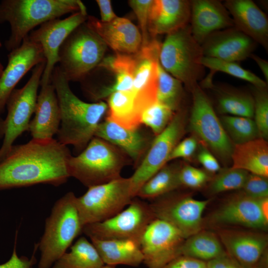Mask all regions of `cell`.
<instances>
[{"label": "cell", "instance_id": "cell-1", "mask_svg": "<svg viewBox=\"0 0 268 268\" xmlns=\"http://www.w3.org/2000/svg\"><path fill=\"white\" fill-rule=\"evenodd\" d=\"M67 147L57 139H34L13 145L0 162V190L37 184L59 186L70 177Z\"/></svg>", "mask_w": 268, "mask_h": 268}, {"label": "cell", "instance_id": "cell-2", "mask_svg": "<svg viewBox=\"0 0 268 268\" xmlns=\"http://www.w3.org/2000/svg\"><path fill=\"white\" fill-rule=\"evenodd\" d=\"M51 83L56 93L60 110V125L57 140L65 145H71L78 154L94 136L102 117L108 110L105 102L87 103L71 91L69 81L58 66L54 69Z\"/></svg>", "mask_w": 268, "mask_h": 268}, {"label": "cell", "instance_id": "cell-3", "mask_svg": "<svg viewBox=\"0 0 268 268\" xmlns=\"http://www.w3.org/2000/svg\"><path fill=\"white\" fill-rule=\"evenodd\" d=\"M87 12L79 0H3L0 2V23L7 22L10 35L5 42L7 50L20 46L37 26L68 13Z\"/></svg>", "mask_w": 268, "mask_h": 268}, {"label": "cell", "instance_id": "cell-4", "mask_svg": "<svg viewBox=\"0 0 268 268\" xmlns=\"http://www.w3.org/2000/svg\"><path fill=\"white\" fill-rule=\"evenodd\" d=\"M76 197L69 192L54 204L45 221L44 233L37 244L41 256L39 268H50L82 232Z\"/></svg>", "mask_w": 268, "mask_h": 268}, {"label": "cell", "instance_id": "cell-5", "mask_svg": "<svg viewBox=\"0 0 268 268\" xmlns=\"http://www.w3.org/2000/svg\"><path fill=\"white\" fill-rule=\"evenodd\" d=\"M129 158L118 147L94 136L77 156L70 157L68 171L70 177L88 188L121 177Z\"/></svg>", "mask_w": 268, "mask_h": 268}, {"label": "cell", "instance_id": "cell-6", "mask_svg": "<svg viewBox=\"0 0 268 268\" xmlns=\"http://www.w3.org/2000/svg\"><path fill=\"white\" fill-rule=\"evenodd\" d=\"M167 35L161 44L162 67L191 91L204 74L201 45L193 37L190 25Z\"/></svg>", "mask_w": 268, "mask_h": 268}, {"label": "cell", "instance_id": "cell-7", "mask_svg": "<svg viewBox=\"0 0 268 268\" xmlns=\"http://www.w3.org/2000/svg\"><path fill=\"white\" fill-rule=\"evenodd\" d=\"M107 46L85 22L74 30L61 46L58 66L69 82L82 80L98 67Z\"/></svg>", "mask_w": 268, "mask_h": 268}, {"label": "cell", "instance_id": "cell-8", "mask_svg": "<svg viewBox=\"0 0 268 268\" xmlns=\"http://www.w3.org/2000/svg\"><path fill=\"white\" fill-rule=\"evenodd\" d=\"M45 64L44 62L36 65L27 82L22 88L14 89L7 100V116L5 119H0V138H3L0 147V162L7 156L16 139L28 131Z\"/></svg>", "mask_w": 268, "mask_h": 268}, {"label": "cell", "instance_id": "cell-9", "mask_svg": "<svg viewBox=\"0 0 268 268\" xmlns=\"http://www.w3.org/2000/svg\"><path fill=\"white\" fill-rule=\"evenodd\" d=\"M130 177H122L90 187L76 198V206L83 227L103 221L118 214L134 198Z\"/></svg>", "mask_w": 268, "mask_h": 268}, {"label": "cell", "instance_id": "cell-10", "mask_svg": "<svg viewBox=\"0 0 268 268\" xmlns=\"http://www.w3.org/2000/svg\"><path fill=\"white\" fill-rule=\"evenodd\" d=\"M193 104L190 127L203 145L224 162L231 160L234 144L217 117L210 101L201 87L197 85L191 90Z\"/></svg>", "mask_w": 268, "mask_h": 268}, {"label": "cell", "instance_id": "cell-11", "mask_svg": "<svg viewBox=\"0 0 268 268\" xmlns=\"http://www.w3.org/2000/svg\"><path fill=\"white\" fill-rule=\"evenodd\" d=\"M156 218L150 204L135 197L126 208L103 221L84 226L90 238L130 239L140 243L149 224Z\"/></svg>", "mask_w": 268, "mask_h": 268}, {"label": "cell", "instance_id": "cell-12", "mask_svg": "<svg viewBox=\"0 0 268 268\" xmlns=\"http://www.w3.org/2000/svg\"><path fill=\"white\" fill-rule=\"evenodd\" d=\"M186 113L181 107L166 128L155 136L144 157L130 177L134 197L142 186L168 162L170 153L183 136Z\"/></svg>", "mask_w": 268, "mask_h": 268}, {"label": "cell", "instance_id": "cell-13", "mask_svg": "<svg viewBox=\"0 0 268 268\" xmlns=\"http://www.w3.org/2000/svg\"><path fill=\"white\" fill-rule=\"evenodd\" d=\"M185 239L181 232L168 222L155 218L147 226L140 241L147 268H162L181 256Z\"/></svg>", "mask_w": 268, "mask_h": 268}, {"label": "cell", "instance_id": "cell-14", "mask_svg": "<svg viewBox=\"0 0 268 268\" xmlns=\"http://www.w3.org/2000/svg\"><path fill=\"white\" fill-rule=\"evenodd\" d=\"M87 17V12H76L63 19L57 18L47 21L29 33L28 38L41 46L46 60L41 86L51 83L61 46L74 30L86 22Z\"/></svg>", "mask_w": 268, "mask_h": 268}, {"label": "cell", "instance_id": "cell-15", "mask_svg": "<svg viewBox=\"0 0 268 268\" xmlns=\"http://www.w3.org/2000/svg\"><path fill=\"white\" fill-rule=\"evenodd\" d=\"M209 201L189 197L169 196L149 204L156 218L171 224L186 239L201 230L202 213Z\"/></svg>", "mask_w": 268, "mask_h": 268}, {"label": "cell", "instance_id": "cell-16", "mask_svg": "<svg viewBox=\"0 0 268 268\" xmlns=\"http://www.w3.org/2000/svg\"><path fill=\"white\" fill-rule=\"evenodd\" d=\"M161 46V43L153 38L135 54L132 90L135 97L136 110L140 116L145 109L157 102V66Z\"/></svg>", "mask_w": 268, "mask_h": 268}, {"label": "cell", "instance_id": "cell-17", "mask_svg": "<svg viewBox=\"0 0 268 268\" xmlns=\"http://www.w3.org/2000/svg\"><path fill=\"white\" fill-rule=\"evenodd\" d=\"M46 62L41 46L27 36L18 48L8 55V63L0 77V114L20 79L31 68Z\"/></svg>", "mask_w": 268, "mask_h": 268}, {"label": "cell", "instance_id": "cell-18", "mask_svg": "<svg viewBox=\"0 0 268 268\" xmlns=\"http://www.w3.org/2000/svg\"><path fill=\"white\" fill-rule=\"evenodd\" d=\"M86 23L116 53L134 54L141 47L140 31L130 20L117 17L108 22H103L96 17L88 15Z\"/></svg>", "mask_w": 268, "mask_h": 268}, {"label": "cell", "instance_id": "cell-19", "mask_svg": "<svg viewBox=\"0 0 268 268\" xmlns=\"http://www.w3.org/2000/svg\"><path fill=\"white\" fill-rule=\"evenodd\" d=\"M256 44L233 27L211 34L201 47L204 57L237 63L250 57Z\"/></svg>", "mask_w": 268, "mask_h": 268}, {"label": "cell", "instance_id": "cell-20", "mask_svg": "<svg viewBox=\"0 0 268 268\" xmlns=\"http://www.w3.org/2000/svg\"><path fill=\"white\" fill-rule=\"evenodd\" d=\"M214 224L237 225L266 229L268 220L263 215L259 199L245 194L235 196L217 209L210 218Z\"/></svg>", "mask_w": 268, "mask_h": 268}, {"label": "cell", "instance_id": "cell-21", "mask_svg": "<svg viewBox=\"0 0 268 268\" xmlns=\"http://www.w3.org/2000/svg\"><path fill=\"white\" fill-rule=\"evenodd\" d=\"M190 22L192 34L201 45L211 34L234 27L224 4L215 0H191Z\"/></svg>", "mask_w": 268, "mask_h": 268}, {"label": "cell", "instance_id": "cell-22", "mask_svg": "<svg viewBox=\"0 0 268 268\" xmlns=\"http://www.w3.org/2000/svg\"><path fill=\"white\" fill-rule=\"evenodd\" d=\"M224 5L232 16L234 27L268 49V19L251 0H227Z\"/></svg>", "mask_w": 268, "mask_h": 268}, {"label": "cell", "instance_id": "cell-23", "mask_svg": "<svg viewBox=\"0 0 268 268\" xmlns=\"http://www.w3.org/2000/svg\"><path fill=\"white\" fill-rule=\"evenodd\" d=\"M220 239L232 259L243 268H258L268 244L266 236L231 230L222 231Z\"/></svg>", "mask_w": 268, "mask_h": 268}, {"label": "cell", "instance_id": "cell-24", "mask_svg": "<svg viewBox=\"0 0 268 268\" xmlns=\"http://www.w3.org/2000/svg\"><path fill=\"white\" fill-rule=\"evenodd\" d=\"M191 1L154 0L151 5L148 24L152 38L159 34L167 35L189 24Z\"/></svg>", "mask_w": 268, "mask_h": 268}, {"label": "cell", "instance_id": "cell-25", "mask_svg": "<svg viewBox=\"0 0 268 268\" xmlns=\"http://www.w3.org/2000/svg\"><path fill=\"white\" fill-rule=\"evenodd\" d=\"M94 136L118 147L138 165L153 139L139 128L128 129L107 119L99 124Z\"/></svg>", "mask_w": 268, "mask_h": 268}, {"label": "cell", "instance_id": "cell-26", "mask_svg": "<svg viewBox=\"0 0 268 268\" xmlns=\"http://www.w3.org/2000/svg\"><path fill=\"white\" fill-rule=\"evenodd\" d=\"M38 94L34 117L30 121L28 131L34 139H50L57 134L60 125L61 114L55 88L52 83L41 85Z\"/></svg>", "mask_w": 268, "mask_h": 268}, {"label": "cell", "instance_id": "cell-27", "mask_svg": "<svg viewBox=\"0 0 268 268\" xmlns=\"http://www.w3.org/2000/svg\"><path fill=\"white\" fill-rule=\"evenodd\" d=\"M90 239L105 265L138 267L143 263L139 242L130 239Z\"/></svg>", "mask_w": 268, "mask_h": 268}, {"label": "cell", "instance_id": "cell-28", "mask_svg": "<svg viewBox=\"0 0 268 268\" xmlns=\"http://www.w3.org/2000/svg\"><path fill=\"white\" fill-rule=\"evenodd\" d=\"M231 161L233 168L268 178V145L266 140L258 138L234 145Z\"/></svg>", "mask_w": 268, "mask_h": 268}, {"label": "cell", "instance_id": "cell-29", "mask_svg": "<svg viewBox=\"0 0 268 268\" xmlns=\"http://www.w3.org/2000/svg\"><path fill=\"white\" fill-rule=\"evenodd\" d=\"M132 90L115 92L108 97L107 119L128 129H135L141 125L140 117L135 105Z\"/></svg>", "mask_w": 268, "mask_h": 268}, {"label": "cell", "instance_id": "cell-30", "mask_svg": "<svg viewBox=\"0 0 268 268\" xmlns=\"http://www.w3.org/2000/svg\"><path fill=\"white\" fill-rule=\"evenodd\" d=\"M53 266V268H102L105 264L91 242L81 237Z\"/></svg>", "mask_w": 268, "mask_h": 268}, {"label": "cell", "instance_id": "cell-31", "mask_svg": "<svg viewBox=\"0 0 268 268\" xmlns=\"http://www.w3.org/2000/svg\"><path fill=\"white\" fill-rule=\"evenodd\" d=\"M217 237L208 231H199L186 239L181 248V256L203 262L226 255Z\"/></svg>", "mask_w": 268, "mask_h": 268}, {"label": "cell", "instance_id": "cell-32", "mask_svg": "<svg viewBox=\"0 0 268 268\" xmlns=\"http://www.w3.org/2000/svg\"><path fill=\"white\" fill-rule=\"evenodd\" d=\"M181 166L177 163L164 165L142 186L136 197L155 199L181 186L179 180Z\"/></svg>", "mask_w": 268, "mask_h": 268}, {"label": "cell", "instance_id": "cell-33", "mask_svg": "<svg viewBox=\"0 0 268 268\" xmlns=\"http://www.w3.org/2000/svg\"><path fill=\"white\" fill-rule=\"evenodd\" d=\"M206 88L216 90L217 108L223 114L252 118L254 112V98L250 94L238 91L219 89L212 82Z\"/></svg>", "mask_w": 268, "mask_h": 268}, {"label": "cell", "instance_id": "cell-34", "mask_svg": "<svg viewBox=\"0 0 268 268\" xmlns=\"http://www.w3.org/2000/svg\"><path fill=\"white\" fill-rule=\"evenodd\" d=\"M183 83L168 73L159 62L157 66V102L176 112L181 108Z\"/></svg>", "mask_w": 268, "mask_h": 268}, {"label": "cell", "instance_id": "cell-35", "mask_svg": "<svg viewBox=\"0 0 268 268\" xmlns=\"http://www.w3.org/2000/svg\"><path fill=\"white\" fill-rule=\"evenodd\" d=\"M201 64L204 67L208 68L210 72L205 79L212 80L214 73L221 71L235 77L247 81L253 86L265 88L267 82L251 71L241 67L237 63L225 61L216 58L203 56Z\"/></svg>", "mask_w": 268, "mask_h": 268}, {"label": "cell", "instance_id": "cell-36", "mask_svg": "<svg viewBox=\"0 0 268 268\" xmlns=\"http://www.w3.org/2000/svg\"><path fill=\"white\" fill-rule=\"evenodd\" d=\"M220 120L234 145L260 138L256 124L252 118L224 115Z\"/></svg>", "mask_w": 268, "mask_h": 268}, {"label": "cell", "instance_id": "cell-37", "mask_svg": "<svg viewBox=\"0 0 268 268\" xmlns=\"http://www.w3.org/2000/svg\"><path fill=\"white\" fill-rule=\"evenodd\" d=\"M175 112L167 106L156 102L142 112L140 123L149 128L155 136L166 128Z\"/></svg>", "mask_w": 268, "mask_h": 268}, {"label": "cell", "instance_id": "cell-38", "mask_svg": "<svg viewBox=\"0 0 268 268\" xmlns=\"http://www.w3.org/2000/svg\"><path fill=\"white\" fill-rule=\"evenodd\" d=\"M249 172L232 167L220 172L212 180L209 190L213 194L242 189Z\"/></svg>", "mask_w": 268, "mask_h": 268}, {"label": "cell", "instance_id": "cell-39", "mask_svg": "<svg viewBox=\"0 0 268 268\" xmlns=\"http://www.w3.org/2000/svg\"><path fill=\"white\" fill-rule=\"evenodd\" d=\"M254 87V121L260 138L266 140L268 137V95L267 87Z\"/></svg>", "mask_w": 268, "mask_h": 268}, {"label": "cell", "instance_id": "cell-40", "mask_svg": "<svg viewBox=\"0 0 268 268\" xmlns=\"http://www.w3.org/2000/svg\"><path fill=\"white\" fill-rule=\"evenodd\" d=\"M153 0H131L128 1L130 6L134 11L139 23L142 37L141 47L147 45L149 39L148 30L149 12Z\"/></svg>", "mask_w": 268, "mask_h": 268}, {"label": "cell", "instance_id": "cell-41", "mask_svg": "<svg viewBox=\"0 0 268 268\" xmlns=\"http://www.w3.org/2000/svg\"><path fill=\"white\" fill-rule=\"evenodd\" d=\"M209 180V176L204 171L193 166L185 165L181 166L179 172L180 186L192 188L202 186Z\"/></svg>", "mask_w": 268, "mask_h": 268}, {"label": "cell", "instance_id": "cell-42", "mask_svg": "<svg viewBox=\"0 0 268 268\" xmlns=\"http://www.w3.org/2000/svg\"><path fill=\"white\" fill-rule=\"evenodd\" d=\"M244 194L256 199L268 198V181L267 177L249 174L242 188Z\"/></svg>", "mask_w": 268, "mask_h": 268}, {"label": "cell", "instance_id": "cell-43", "mask_svg": "<svg viewBox=\"0 0 268 268\" xmlns=\"http://www.w3.org/2000/svg\"><path fill=\"white\" fill-rule=\"evenodd\" d=\"M197 146L198 142L195 136L188 137L180 141L170 153L168 162L179 158H190L196 151Z\"/></svg>", "mask_w": 268, "mask_h": 268}, {"label": "cell", "instance_id": "cell-44", "mask_svg": "<svg viewBox=\"0 0 268 268\" xmlns=\"http://www.w3.org/2000/svg\"><path fill=\"white\" fill-rule=\"evenodd\" d=\"M16 235L17 234L11 256L7 261L0 264V268H33V265L36 263L35 253L38 248V245H35L34 253L30 259L25 256L19 257L16 250Z\"/></svg>", "mask_w": 268, "mask_h": 268}, {"label": "cell", "instance_id": "cell-45", "mask_svg": "<svg viewBox=\"0 0 268 268\" xmlns=\"http://www.w3.org/2000/svg\"><path fill=\"white\" fill-rule=\"evenodd\" d=\"M206 263L190 257L180 256L162 268H206Z\"/></svg>", "mask_w": 268, "mask_h": 268}, {"label": "cell", "instance_id": "cell-46", "mask_svg": "<svg viewBox=\"0 0 268 268\" xmlns=\"http://www.w3.org/2000/svg\"><path fill=\"white\" fill-rule=\"evenodd\" d=\"M198 159L205 169L209 172L215 173L220 170L219 162L206 147H201L198 155Z\"/></svg>", "mask_w": 268, "mask_h": 268}, {"label": "cell", "instance_id": "cell-47", "mask_svg": "<svg viewBox=\"0 0 268 268\" xmlns=\"http://www.w3.org/2000/svg\"><path fill=\"white\" fill-rule=\"evenodd\" d=\"M96 1L100 9L101 15L100 20L101 21L110 22L117 17L113 10L110 0H97Z\"/></svg>", "mask_w": 268, "mask_h": 268}, {"label": "cell", "instance_id": "cell-48", "mask_svg": "<svg viewBox=\"0 0 268 268\" xmlns=\"http://www.w3.org/2000/svg\"><path fill=\"white\" fill-rule=\"evenodd\" d=\"M208 268H241L227 255L206 262Z\"/></svg>", "mask_w": 268, "mask_h": 268}, {"label": "cell", "instance_id": "cell-49", "mask_svg": "<svg viewBox=\"0 0 268 268\" xmlns=\"http://www.w3.org/2000/svg\"><path fill=\"white\" fill-rule=\"evenodd\" d=\"M250 58L254 60L262 72L265 78V81L268 83V62L267 61L262 59L259 56L252 54Z\"/></svg>", "mask_w": 268, "mask_h": 268}, {"label": "cell", "instance_id": "cell-50", "mask_svg": "<svg viewBox=\"0 0 268 268\" xmlns=\"http://www.w3.org/2000/svg\"><path fill=\"white\" fill-rule=\"evenodd\" d=\"M259 203L263 215L268 220V198L259 199Z\"/></svg>", "mask_w": 268, "mask_h": 268}, {"label": "cell", "instance_id": "cell-51", "mask_svg": "<svg viewBox=\"0 0 268 268\" xmlns=\"http://www.w3.org/2000/svg\"><path fill=\"white\" fill-rule=\"evenodd\" d=\"M1 47V44L0 43V48ZM3 67L2 65V64H1L0 62V77L1 75V74L3 72Z\"/></svg>", "mask_w": 268, "mask_h": 268}, {"label": "cell", "instance_id": "cell-52", "mask_svg": "<svg viewBox=\"0 0 268 268\" xmlns=\"http://www.w3.org/2000/svg\"><path fill=\"white\" fill-rule=\"evenodd\" d=\"M102 268H115V266L105 265Z\"/></svg>", "mask_w": 268, "mask_h": 268}, {"label": "cell", "instance_id": "cell-53", "mask_svg": "<svg viewBox=\"0 0 268 268\" xmlns=\"http://www.w3.org/2000/svg\"><path fill=\"white\" fill-rule=\"evenodd\" d=\"M241 268H243L241 267Z\"/></svg>", "mask_w": 268, "mask_h": 268}]
</instances>
